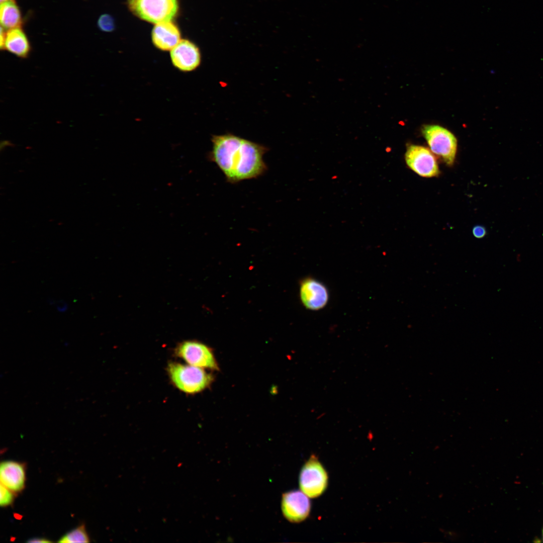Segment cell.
<instances>
[{
  "label": "cell",
  "mask_w": 543,
  "mask_h": 543,
  "mask_svg": "<svg viewBox=\"0 0 543 543\" xmlns=\"http://www.w3.org/2000/svg\"><path fill=\"white\" fill-rule=\"evenodd\" d=\"M209 160L224 174L226 180L235 184L257 178L267 170L263 157L265 146L231 134L214 135Z\"/></svg>",
  "instance_id": "6da1fadb"
},
{
  "label": "cell",
  "mask_w": 543,
  "mask_h": 543,
  "mask_svg": "<svg viewBox=\"0 0 543 543\" xmlns=\"http://www.w3.org/2000/svg\"><path fill=\"white\" fill-rule=\"evenodd\" d=\"M167 372L173 384L187 394H195L208 387L213 380L204 369L175 362L169 363Z\"/></svg>",
  "instance_id": "7a4b0ae2"
},
{
  "label": "cell",
  "mask_w": 543,
  "mask_h": 543,
  "mask_svg": "<svg viewBox=\"0 0 543 543\" xmlns=\"http://www.w3.org/2000/svg\"><path fill=\"white\" fill-rule=\"evenodd\" d=\"M127 4L135 16L156 24L170 21L178 10L177 0H127Z\"/></svg>",
  "instance_id": "3957f363"
},
{
  "label": "cell",
  "mask_w": 543,
  "mask_h": 543,
  "mask_svg": "<svg viewBox=\"0 0 543 543\" xmlns=\"http://www.w3.org/2000/svg\"><path fill=\"white\" fill-rule=\"evenodd\" d=\"M421 132L430 150L448 166L453 165L457 150V140L447 129L436 125H425Z\"/></svg>",
  "instance_id": "277c9868"
},
{
  "label": "cell",
  "mask_w": 543,
  "mask_h": 543,
  "mask_svg": "<svg viewBox=\"0 0 543 543\" xmlns=\"http://www.w3.org/2000/svg\"><path fill=\"white\" fill-rule=\"evenodd\" d=\"M299 481L301 491L310 498L319 497L325 491L328 474L316 456L312 455L303 466Z\"/></svg>",
  "instance_id": "5b68a950"
},
{
  "label": "cell",
  "mask_w": 543,
  "mask_h": 543,
  "mask_svg": "<svg viewBox=\"0 0 543 543\" xmlns=\"http://www.w3.org/2000/svg\"><path fill=\"white\" fill-rule=\"evenodd\" d=\"M175 354L190 365L203 369H218L212 351L201 342L194 340L183 341L176 346Z\"/></svg>",
  "instance_id": "8992f818"
},
{
  "label": "cell",
  "mask_w": 543,
  "mask_h": 543,
  "mask_svg": "<svg viewBox=\"0 0 543 543\" xmlns=\"http://www.w3.org/2000/svg\"><path fill=\"white\" fill-rule=\"evenodd\" d=\"M433 154L424 146L412 144L407 147L405 160L407 166L419 175L424 177L437 176L439 170Z\"/></svg>",
  "instance_id": "52a82bcc"
},
{
  "label": "cell",
  "mask_w": 543,
  "mask_h": 543,
  "mask_svg": "<svg viewBox=\"0 0 543 543\" xmlns=\"http://www.w3.org/2000/svg\"><path fill=\"white\" fill-rule=\"evenodd\" d=\"M308 497L299 490H292L283 494L281 507L284 517L293 523H299L306 519L311 510Z\"/></svg>",
  "instance_id": "ba28073f"
},
{
  "label": "cell",
  "mask_w": 543,
  "mask_h": 543,
  "mask_svg": "<svg viewBox=\"0 0 543 543\" xmlns=\"http://www.w3.org/2000/svg\"><path fill=\"white\" fill-rule=\"evenodd\" d=\"M173 65L183 72H190L197 68L201 62V55L198 47L187 39L180 42L170 51Z\"/></svg>",
  "instance_id": "9c48e42d"
},
{
  "label": "cell",
  "mask_w": 543,
  "mask_h": 543,
  "mask_svg": "<svg viewBox=\"0 0 543 543\" xmlns=\"http://www.w3.org/2000/svg\"><path fill=\"white\" fill-rule=\"evenodd\" d=\"M300 296L303 305L313 311L323 309L329 299V292L325 285L312 278H306L302 282Z\"/></svg>",
  "instance_id": "30bf717a"
},
{
  "label": "cell",
  "mask_w": 543,
  "mask_h": 543,
  "mask_svg": "<svg viewBox=\"0 0 543 543\" xmlns=\"http://www.w3.org/2000/svg\"><path fill=\"white\" fill-rule=\"evenodd\" d=\"M153 45L162 51H170L181 40L180 33L176 25L170 21L156 24L151 32Z\"/></svg>",
  "instance_id": "8fae6325"
},
{
  "label": "cell",
  "mask_w": 543,
  "mask_h": 543,
  "mask_svg": "<svg viewBox=\"0 0 543 543\" xmlns=\"http://www.w3.org/2000/svg\"><path fill=\"white\" fill-rule=\"evenodd\" d=\"M25 471L23 464L13 461L2 462L0 466L1 483L14 492L25 487Z\"/></svg>",
  "instance_id": "7c38bea8"
},
{
  "label": "cell",
  "mask_w": 543,
  "mask_h": 543,
  "mask_svg": "<svg viewBox=\"0 0 543 543\" xmlns=\"http://www.w3.org/2000/svg\"><path fill=\"white\" fill-rule=\"evenodd\" d=\"M3 48L20 58L27 57L31 49L28 39L20 27L6 33Z\"/></svg>",
  "instance_id": "4fadbf2b"
},
{
  "label": "cell",
  "mask_w": 543,
  "mask_h": 543,
  "mask_svg": "<svg viewBox=\"0 0 543 543\" xmlns=\"http://www.w3.org/2000/svg\"><path fill=\"white\" fill-rule=\"evenodd\" d=\"M0 21L4 30L20 27L22 22L20 10L15 0H7L1 3Z\"/></svg>",
  "instance_id": "5bb4252c"
},
{
  "label": "cell",
  "mask_w": 543,
  "mask_h": 543,
  "mask_svg": "<svg viewBox=\"0 0 543 543\" xmlns=\"http://www.w3.org/2000/svg\"><path fill=\"white\" fill-rule=\"evenodd\" d=\"M89 537L84 525H81L70 530L62 536L58 540L59 542H88Z\"/></svg>",
  "instance_id": "9a60e30c"
},
{
  "label": "cell",
  "mask_w": 543,
  "mask_h": 543,
  "mask_svg": "<svg viewBox=\"0 0 543 543\" xmlns=\"http://www.w3.org/2000/svg\"><path fill=\"white\" fill-rule=\"evenodd\" d=\"M98 28L103 32H111L114 31L115 24L114 18L109 14H104L99 18L97 21Z\"/></svg>",
  "instance_id": "2e32d148"
},
{
  "label": "cell",
  "mask_w": 543,
  "mask_h": 543,
  "mask_svg": "<svg viewBox=\"0 0 543 543\" xmlns=\"http://www.w3.org/2000/svg\"><path fill=\"white\" fill-rule=\"evenodd\" d=\"M12 491L1 483L0 485V505L2 507H6L10 505L14 500V494Z\"/></svg>",
  "instance_id": "e0dca14e"
},
{
  "label": "cell",
  "mask_w": 543,
  "mask_h": 543,
  "mask_svg": "<svg viewBox=\"0 0 543 543\" xmlns=\"http://www.w3.org/2000/svg\"><path fill=\"white\" fill-rule=\"evenodd\" d=\"M472 233L475 237L480 239L486 236L487 231L486 228L483 226L476 225L473 227Z\"/></svg>",
  "instance_id": "ac0fdd59"
},
{
  "label": "cell",
  "mask_w": 543,
  "mask_h": 543,
  "mask_svg": "<svg viewBox=\"0 0 543 543\" xmlns=\"http://www.w3.org/2000/svg\"><path fill=\"white\" fill-rule=\"evenodd\" d=\"M49 303L51 305H55L56 309L60 313L65 312L68 309L67 304L65 301L62 300H58L56 301H51Z\"/></svg>",
  "instance_id": "d6986e66"
},
{
  "label": "cell",
  "mask_w": 543,
  "mask_h": 543,
  "mask_svg": "<svg viewBox=\"0 0 543 543\" xmlns=\"http://www.w3.org/2000/svg\"><path fill=\"white\" fill-rule=\"evenodd\" d=\"M27 542H30V543H32V542L33 543V542H35V543H37V542L42 543V542H43V543H44V542H51V541L49 540L48 539L45 538L36 537H33V538L29 539L27 541Z\"/></svg>",
  "instance_id": "ffe728a7"
},
{
  "label": "cell",
  "mask_w": 543,
  "mask_h": 543,
  "mask_svg": "<svg viewBox=\"0 0 543 543\" xmlns=\"http://www.w3.org/2000/svg\"><path fill=\"white\" fill-rule=\"evenodd\" d=\"M4 30H5L1 27V32H0V34H0V47H1V49L3 48L4 43V41H5V34H5V33L4 32Z\"/></svg>",
  "instance_id": "44dd1931"
},
{
  "label": "cell",
  "mask_w": 543,
  "mask_h": 543,
  "mask_svg": "<svg viewBox=\"0 0 543 543\" xmlns=\"http://www.w3.org/2000/svg\"><path fill=\"white\" fill-rule=\"evenodd\" d=\"M0 1H1V3L2 2H4L7 1V0H0Z\"/></svg>",
  "instance_id": "7402d4cb"
}]
</instances>
